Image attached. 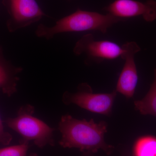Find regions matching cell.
Instances as JSON below:
<instances>
[{"instance_id": "30bf717a", "label": "cell", "mask_w": 156, "mask_h": 156, "mask_svg": "<svg viewBox=\"0 0 156 156\" xmlns=\"http://www.w3.org/2000/svg\"><path fill=\"white\" fill-rule=\"evenodd\" d=\"M136 110L143 115H152L156 117V69L154 70V78L148 92L145 97L140 100L134 101Z\"/></svg>"}, {"instance_id": "8fae6325", "label": "cell", "mask_w": 156, "mask_h": 156, "mask_svg": "<svg viewBox=\"0 0 156 156\" xmlns=\"http://www.w3.org/2000/svg\"><path fill=\"white\" fill-rule=\"evenodd\" d=\"M134 156H156V137L144 136L136 140L133 147Z\"/></svg>"}, {"instance_id": "7a4b0ae2", "label": "cell", "mask_w": 156, "mask_h": 156, "mask_svg": "<svg viewBox=\"0 0 156 156\" xmlns=\"http://www.w3.org/2000/svg\"><path fill=\"white\" fill-rule=\"evenodd\" d=\"M124 20L109 13L103 15L79 9L59 20L53 26H48L43 23L39 24L35 33L38 37L48 40L53 38L57 34L65 32L94 30L105 34L114 24Z\"/></svg>"}, {"instance_id": "ba28073f", "label": "cell", "mask_w": 156, "mask_h": 156, "mask_svg": "<svg viewBox=\"0 0 156 156\" xmlns=\"http://www.w3.org/2000/svg\"><path fill=\"white\" fill-rule=\"evenodd\" d=\"M106 10L109 14L122 19L141 16L147 22L156 19V2L153 0L144 3L134 0H115Z\"/></svg>"}, {"instance_id": "52a82bcc", "label": "cell", "mask_w": 156, "mask_h": 156, "mask_svg": "<svg viewBox=\"0 0 156 156\" xmlns=\"http://www.w3.org/2000/svg\"><path fill=\"white\" fill-rule=\"evenodd\" d=\"M124 53L122 58L125 60V64L117 82V92L127 98L133 97L138 82V75L134 61V56L140 50L136 42H127L122 46Z\"/></svg>"}, {"instance_id": "5bb4252c", "label": "cell", "mask_w": 156, "mask_h": 156, "mask_svg": "<svg viewBox=\"0 0 156 156\" xmlns=\"http://www.w3.org/2000/svg\"><path fill=\"white\" fill-rule=\"evenodd\" d=\"M92 153L88 152H84L83 156H92Z\"/></svg>"}, {"instance_id": "6da1fadb", "label": "cell", "mask_w": 156, "mask_h": 156, "mask_svg": "<svg viewBox=\"0 0 156 156\" xmlns=\"http://www.w3.org/2000/svg\"><path fill=\"white\" fill-rule=\"evenodd\" d=\"M107 126L104 121L96 123L93 119L78 120L69 115H64L58 123L62 135L59 144L64 148L79 149L83 153H95L102 150L110 154L115 147L105 141Z\"/></svg>"}, {"instance_id": "9a60e30c", "label": "cell", "mask_w": 156, "mask_h": 156, "mask_svg": "<svg viewBox=\"0 0 156 156\" xmlns=\"http://www.w3.org/2000/svg\"><path fill=\"white\" fill-rule=\"evenodd\" d=\"M29 156H38V155L36 153H32L30 154Z\"/></svg>"}, {"instance_id": "7c38bea8", "label": "cell", "mask_w": 156, "mask_h": 156, "mask_svg": "<svg viewBox=\"0 0 156 156\" xmlns=\"http://www.w3.org/2000/svg\"><path fill=\"white\" fill-rule=\"evenodd\" d=\"M29 142L21 141L19 145L0 149V156H26Z\"/></svg>"}, {"instance_id": "277c9868", "label": "cell", "mask_w": 156, "mask_h": 156, "mask_svg": "<svg viewBox=\"0 0 156 156\" xmlns=\"http://www.w3.org/2000/svg\"><path fill=\"white\" fill-rule=\"evenodd\" d=\"M75 93L66 91L62 101L66 105L75 104L89 112L108 116L111 115L116 90L110 93H93L91 87L86 83H81Z\"/></svg>"}, {"instance_id": "8992f818", "label": "cell", "mask_w": 156, "mask_h": 156, "mask_svg": "<svg viewBox=\"0 0 156 156\" xmlns=\"http://www.w3.org/2000/svg\"><path fill=\"white\" fill-rule=\"evenodd\" d=\"M76 56L85 54L89 59L111 60L122 57V47L108 41H95L92 34L83 36L76 43L73 50Z\"/></svg>"}, {"instance_id": "5b68a950", "label": "cell", "mask_w": 156, "mask_h": 156, "mask_svg": "<svg viewBox=\"0 0 156 156\" xmlns=\"http://www.w3.org/2000/svg\"><path fill=\"white\" fill-rule=\"evenodd\" d=\"M10 18L7 23L10 32H14L48 17L35 0H3Z\"/></svg>"}, {"instance_id": "9c48e42d", "label": "cell", "mask_w": 156, "mask_h": 156, "mask_svg": "<svg viewBox=\"0 0 156 156\" xmlns=\"http://www.w3.org/2000/svg\"><path fill=\"white\" fill-rule=\"evenodd\" d=\"M23 70V68L14 66L5 58L0 46V89L4 94L11 96L17 92L19 75Z\"/></svg>"}, {"instance_id": "4fadbf2b", "label": "cell", "mask_w": 156, "mask_h": 156, "mask_svg": "<svg viewBox=\"0 0 156 156\" xmlns=\"http://www.w3.org/2000/svg\"><path fill=\"white\" fill-rule=\"evenodd\" d=\"M12 139V136L4 129L2 121L0 117V143L4 145H9Z\"/></svg>"}, {"instance_id": "3957f363", "label": "cell", "mask_w": 156, "mask_h": 156, "mask_svg": "<svg viewBox=\"0 0 156 156\" xmlns=\"http://www.w3.org/2000/svg\"><path fill=\"white\" fill-rule=\"evenodd\" d=\"M34 107L29 104L23 105L18 110L17 116L6 121L7 126L18 133L22 137L21 141H33L39 148L55 144L53 132L51 128L44 122L33 115Z\"/></svg>"}]
</instances>
